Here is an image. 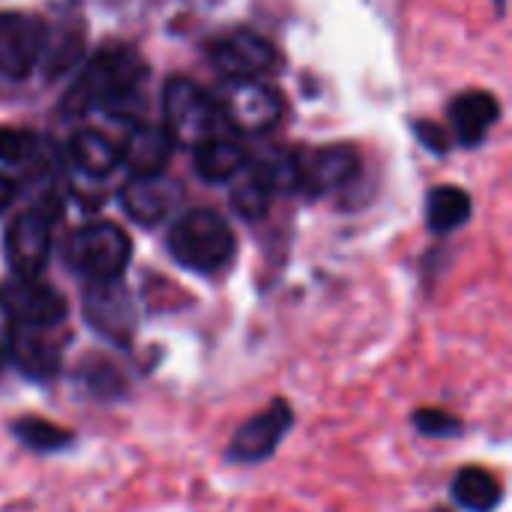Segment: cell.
<instances>
[{"label": "cell", "mask_w": 512, "mask_h": 512, "mask_svg": "<svg viewBox=\"0 0 512 512\" xmlns=\"http://www.w3.org/2000/svg\"><path fill=\"white\" fill-rule=\"evenodd\" d=\"M165 132L174 147H198L216 132H222V114L216 99L201 90L192 78H171L162 93Z\"/></svg>", "instance_id": "3"}, {"label": "cell", "mask_w": 512, "mask_h": 512, "mask_svg": "<svg viewBox=\"0 0 512 512\" xmlns=\"http://www.w3.org/2000/svg\"><path fill=\"white\" fill-rule=\"evenodd\" d=\"M501 117V102L489 90H468L459 93L450 105V126L465 147H477L486 132L498 123Z\"/></svg>", "instance_id": "16"}, {"label": "cell", "mask_w": 512, "mask_h": 512, "mask_svg": "<svg viewBox=\"0 0 512 512\" xmlns=\"http://www.w3.org/2000/svg\"><path fill=\"white\" fill-rule=\"evenodd\" d=\"M51 213L42 207H33L6 231V261L15 270V276H39L51 258Z\"/></svg>", "instance_id": "10"}, {"label": "cell", "mask_w": 512, "mask_h": 512, "mask_svg": "<svg viewBox=\"0 0 512 512\" xmlns=\"http://www.w3.org/2000/svg\"><path fill=\"white\" fill-rule=\"evenodd\" d=\"M147 63L129 45H102L81 69L63 99L66 117H81L93 108L117 120H132L144 111Z\"/></svg>", "instance_id": "1"}, {"label": "cell", "mask_w": 512, "mask_h": 512, "mask_svg": "<svg viewBox=\"0 0 512 512\" xmlns=\"http://www.w3.org/2000/svg\"><path fill=\"white\" fill-rule=\"evenodd\" d=\"M360 171V153L348 144H330L312 153H297V174L300 192L327 195L333 189L348 186Z\"/></svg>", "instance_id": "11"}, {"label": "cell", "mask_w": 512, "mask_h": 512, "mask_svg": "<svg viewBox=\"0 0 512 512\" xmlns=\"http://www.w3.org/2000/svg\"><path fill=\"white\" fill-rule=\"evenodd\" d=\"M12 432H15V438H18L24 447L39 450V453L63 450V447H69V441H72V432H66V429H60V426L42 420V417H21V420L12 426Z\"/></svg>", "instance_id": "22"}, {"label": "cell", "mask_w": 512, "mask_h": 512, "mask_svg": "<svg viewBox=\"0 0 512 512\" xmlns=\"http://www.w3.org/2000/svg\"><path fill=\"white\" fill-rule=\"evenodd\" d=\"M12 198H15V186L0 174V213L12 204Z\"/></svg>", "instance_id": "27"}, {"label": "cell", "mask_w": 512, "mask_h": 512, "mask_svg": "<svg viewBox=\"0 0 512 512\" xmlns=\"http://www.w3.org/2000/svg\"><path fill=\"white\" fill-rule=\"evenodd\" d=\"M132 255V243L126 231L114 222H93L72 234L66 246V261L75 273L87 276L90 282L120 279Z\"/></svg>", "instance_id": "4"}, {"label": "cell", "mask_w": 512, "mask_h": 512, "mask_svg": "<svg viewBox=\"0 0 512 512\" xmlns=\"http://www.w3.org/2000/svg\"><path fill=\"white\" fill-rule=\"evenodd\" d=\"M9 360L36 381H48L60 369V345L42 327H9L6 333Z\"/></svg>", "instance_id": "14"}, {"label": "cell", "mask_w": 512, "mask_h": 512, "mask_svg": "<svg viewBox=\"0 0 512 512\" xmlns=\"http://www.w3.org/2000/svg\"><path fill=\"white\" fill-rule=\"evenodd\" d=\"M294 423V414H291V405L288 402H273L267 411L255 414L252 420H246L231 447H228V459L231 462H261L267 459L279 441L285 438V432L291 429Z\"/></svg>", "instance_id": "12"}, {"label": "cell", "mask_w": 512, "mask_h": 512, "mask_svg": "<svg viewBox=\"0 0 512 512\" xmlns=\"http://www.w3.org/2000/svg\"><path fill=\"white\" fill-rule=\"evenodd\" d=\"M168 252L177 264L192 273H219L231 264L237 252V240L225 216L216 210H189L168 231Z\"/></svg>", "instance_id": "2"}, {"label": "cell", "mask_w": 512, "mask_h": 512, "mask_svg": "<svg viewBox=\"0 0 512 512\" xmlns=\"http://www.w3.org/2000/svg\"><path fill=\"white\" fill-rule=\"evenodd\" d=\"M471 216V195L459 186H435L426 201V222L435 234L462 228Z\"/></svg>", "instance_id": "20"}, {"label": "cell", "mask_w": 512, "mask_h": 512, "mask_svg": "<svg viewBox=\"0 0 512 512\" xmlns=\"http://www.w3.org/2000/svg\"><path fill=\"white\" fill-rule=\"evenodd\" d=\"M438 512H447V510H438Z\"/></svg>", "instance_id": "30"}, {"label": "cell", "mask_w": 512, "mask_h": 512, "mask_svg": "<svg viewBox=\"0 0 512 512\" xmlns=\"http://www.w3.org/2000/svg\"><path fill=\"white\" fill-rule=\"evenodd\" d=\"M414 132H417V138H420L432 153H447V150H450V144H447V132H444L438 123L420 120V123L414 126Z\"/></svg>", "instance_id": "26"}, {"label": "cell", "mask_w": 512, "mask_h": 512, "mask_svg": "<svg viewBox=\"0 0 512 512\" xmlns=\"http://www.w3.org/2000/svg\"><path fill=\"white\" fill-rule=\"evenodd\" d=\"M69 156L75 162V168L90 177V180H105L111 171H117L120 165V147H114L102 132L96 129H81L72 135L69 144Z\"/></svg>", "instance_id": "18"}, {"label": "cell", "mask_w": 512, "mask_h": 512, "mask_svg": "<svg viewBox=\"0 0 512 512\" xmlns=\"http://www.w3.org/2000/svg\"><path fill=\"white\" fill-rule=\"evenodd\" d=\"M270 201H273V189L258 177V171L246 174L231 192V207L243 219H261L270 210Z\"/></svg>", "instance_id": "23"}, {"label": "cell", "mask_w": 512, "mask_h": 512, "mask_svg": "<svg viewBox=\"0 0 512 512\" xmlns=\"http://www.w3.org/2000/svg\"><path fill=\"white\" fill-rule=\"evenodd\" d=\"M120 204L138 225H159L162 219H168L177 210L180 186L174 180H168L165 174L135 177L123 186Z\"/></svg>", "instance_id": "13"}, {"label": "cell", "mask_w": 512, "mask_h": 512, "mask_svg": "<svg viewBox=\"0 0 512 512\" xmlns=\"http://www.w3.org/2000/svg\"><path fill=\"white\" fill-rule=\"evenodd\" d=\"M246 168V147L225 132H216L204 144L195 147V171L207 183L234 180Z\"/></svg>", "instance_id": "17"}, {"label": "cell", "mask_w": 512, "mask_h": 512, "mask_svg": "<svg viewBox=\"0 0 512 512\" xmlns=\"http://www.w3.org/2000/svg\"><path fill=\"white\" fill-rule=\"evenodd\" d=\"M84 315L90 327L114 345H126L135 333V303L120 279L90 282L84 294Z\"/></svg>", "instance_id": "9"}, {"label": "cell", "mask_w": 512, "mask_h": 512, "mask_svg": "<svg viewBox=\"0 0 512 512\" xmlns=\"http://www.w3.org/2000/svg\"><path fill=\"white\" fill-rule=\"evenodd\" d=\"M507 6V0H498V9H504Z\"/></svg>", "instance_id": "28"}, {"label": "cell", "mask_w": 512, "mask_h": 512, "mask_svg": "<svg viewBox=\"0 0 512 512\" xmlns=\"http://www.w3.org/2000/svg\"><path fill=\"white\" fill-rule=\"evenodd\" d=\"M0 309L15 327H42L51 330L66 321V300L39 276H15L0 285Z\"/></svg>", "instance_id": "5"}, {"label": "cell", "mask_w": 512, "mask_h": 512, "mask_svg": "<svg viewBox=\"0 0 512 512\" xmlns=\"http://www.w3.org/2000/svg\"><path fill=\"white\" fill-rule=\"evenodd\" d=\"M219 114L228 120L240 135H264L282 117V99L273 87L261 84L258 78L249 81H225Z\"/></svg>", "instance_id": "6"}, {"label": "cell", "mask_w": 512, "mask_h": 512, "mask_svg": "<svg viewBox=\"0 0 512 512\" xmlns=\"http://www.w3.org/2000/svg\"><path fill=\"white\" fill-rule=\"evenodd\" d=\"M78 381H84V387L99 399H117L123 393V378H120L117 366H111L102 357L84 360L78 366Z\"/></svg>", "instance_id": "24"}, {"label": "cell", "mask_w": 512, "mask_h": 512, "mask_svg": "<svg viewBox=\"0 0 512 512\" xmlns=\"http://www.w3.org/2000/svg\"><path fill=\"white\" fill-rule=\"evenodd\" d=\"M48 27L27 12H0V75L24 81L42 60Z\"/></svg>", "instance_id": "8"}, {"label": "cell", "mask_w": 512, "mask_h": 512, "mask_svg": "<svg viewBox=\"0 0 512 512\" xmlns=\"http://www.w3.org/2000/svg\"><path fill=\"white\" fill-rule=\"evenodd\" d=\"M453 498L471 512H492L501 504V483L480 468H465L453 480Z\"/></svg>", "instance_id": "21"}, {"label": "cell", "mask_w": 512, "mask_h": 512, "mask_svg": "<svg viewBox=\"0 0 512 512\" xmlns=\"http://www.w3.org/2000/svg\"><path fill=\"white\" fill-rule=\"evenodd\" d=\"M84 57V24L78 21H63L57 33H45V48H42V66L48 78H57L63 72H72Z\"/></svg>", "instance_id": "19"}, {"label": "cell", "mask_w": 512, "mask_h": 512, "mask_svg": "<svg viewBox=\"0 0 512 512\" xmlns=\"http://www.w3.org/2000/svg\"><path fill=\"white\" fill-rule=\"evenodd\" d=\"M213 66L225 75V81H249L270 75L279 66V54L273 42H267L255 30H231L210 45Z\"/></svg>", "instance_id": "7"}, {"label": "cell", "mask_w": 512, "mask_h": 512, "mask_svg": "<svg viewBox=\"0 0 512 512\" xmlns=\"http://www.w3.org/2000/svg\"><path fill=\"white\" fill-rule=\"evenodd\" d=\"M0 363H3V345H0Z\"/></svg>", "instance_id": "29"}, {"label": "cell", "mask_w": 512, "mask_h": 512, "mask_svg": "<svg viewBox=\"0 0 512 512\" xmlns=\"http://www.w3.org/2000/svg\"><path fill=\"white\" fill-rule=\"evenodd\" d=\"M171 153H174V141L168 138L162 126L135 123L120 150V162L135 177H153L165 171V165L171 162Z\"/></svg>", "instance_id": "15"}, {"label": "cell", "mask_w": 512, "mask_h": 512, "mask_svg": "<svg viewBox=\"0 0 512 512\" xmlns=\"http://www.w3.org/2000/svg\"><path fill=\"white\" fill-rule=\"evenodd\" d=\"M414 426L429 435V438H450V435H459L462 432V423L447 414V411H438V408H423L414 414Z\"/></svg>", "instance_id": "25"}]
</instances>
